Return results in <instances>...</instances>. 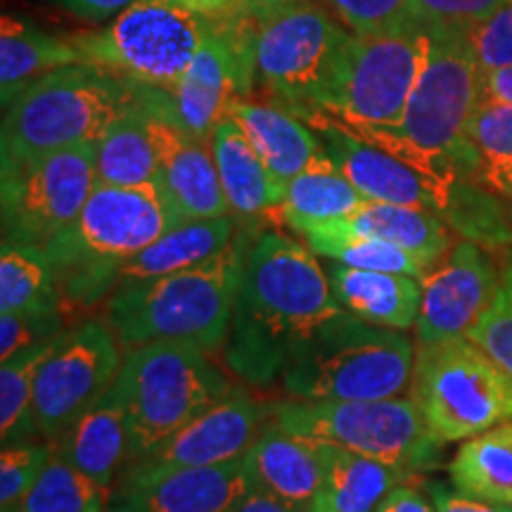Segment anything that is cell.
Segmentation results:
<instances>
[{
    "instance_id": "cell-5",
    "label": "cell",
    "mask_w": 512,
    "mask_h": 512,
    "mask_svg": "<svg viewBox=\"0 0 512 512\" xmlns=\"http://www.w3.org/2000/svg\"><path fill=\"white\" fill-rule=\"evenodd\" d=\"M145 88L88 62L46 74L3 107L0 169L98 143L107 128L143 98Z\"/></svg>"
},
{
    "instance_id": "cell-13",
    "label": "cell",
    "mask_w": 512,
    "mask_h": 512,
    "mask_svg": "<svg viewBox=\"0 0 512 512\" xmlns=\"http://www.w3.org/2000/svg\"><path fill=\"white\" fill-rule=\"evenodd\" d=\"M95 183V143L5 166L0 174L3 242L46 247L79 216Z\"/></svg>"
},
{
    "instance_id": "cell-47",
    "label": "cell",
    "mask_w": 512,
    "mask_h": 512,
    "mask_svg": "<svg viewBox=\"0 0 512 512\" xmlns=\"http://www.w3.org/2000/svg\"><path fill=\"white\" fill-rule=\"evenodd\" d=\"M375 512H437V508H434L432 496L422 494L415 486L401 482L382 498Z\"/></svg>"
},
{
    "instance_id": "cell-42",
    "label": "cell",
    "mask_w": 512,
    "mask_h": 512,
    "mask_svg": "<svg viewBox=\"0 0 512 512\" xmlns=\"http://www.w3.org/2000/svg\"><path fill=\"white\" fill-rule=\"evenodd\" d=\"M413 0H323V5L354 34H375L408 17Z\"/></svg>"
},
{
    "instance_id": "cell-3",
    "label": "cell",
    "mask_w": 512,
    "mask_h": 512,
    "mask_svg": "<svg viewBox=\"0 0 512 512\" xmlns=\"http://www.w3.org/2000/svg\"><path fill=\"white\" fill-rule=\"evenodd\" d=\"M249 240V230H238L228 247L200 266L117 287L107 299L105 320L121 347L183 342L209 354L223 349Z\"/></svg>"
},
{
    "instance_id": "cell-30",
    "label": "cell",
    "mask_w": 512,
    "mask_h": 512,
    "mask_svg": "<svg viewBox=\"0 0 512 512\" xmlns=\"http://www.w3.org/2000/svg\"><path fill=\"white\" fill-rule=\"evenodd\" d=\"M351 233L373 235L411 252L430 271L451 249V235L437 211L366 200L347 219L335 221Z\"/></svg>"
},
{
    "instance_id": "cell-29",
    "label": "cell",
    "mask_w": 512,
    "mask_h": 512,
    "mask_svg": "<svg viewBox=\"0 0 512 512\" xmlns=\"http://www.w3.org/2000/svg\"><path fill=\"white\" fill-rule=\"evenodd\" d=\"M320 446L323 484L309 512H375L382 498L408 475L382 460L339 446Z\"/></svg>"
},
{
    "instance_id": "cell-37",
    "label": "cell",
    "mask_w": 512,
    "mask_h": 512,
    "mask_svg": "<svg viewBox=\"0 0 512 512\" xmlns=\"http://www.w3.org/2000/svg\"><path fill=\"white\" fill-rule=\"evenodd\" d=\"M110 491L74 467L60 453H50L41 475L15 512H105Z\"/></svg>"
},
{
    "instance_id": "cell-23",
    "label": "cell",
    "mask_w": 512,
    "mask_h": 512,
    "mask_svg": "<svg viewBox=\"0 0 512 512\" xmlns=\"http://www.w3.org/2000/svg\"><path fill=\"white\" fill-rule=\"evenodd\" d=\"M209 145L230 214L249 223L275 214L285 200L287 185L268 171L245 131L230 117H223L211 131Z\"/></svg>"
},
{
    "instance_id": "cell-12",
    "label": "cell",
    "mask_w": 512,
    "mask_h": 512,
    "mask_svg": "<svg viewBox=\"0 0 512 512\" xmlns=\"http://www.w3.org/2000/svg\"><path fill=\"white\" fill-rule=\"evenodd\" d=\"M430 48V24L411 17L375 34H354L325 112L351 128H396Z\"/></svg>"
},
{
    "instance_id": "cell-44",
    "label": "cell",
    "mask_w": 512,
    "mask_h": 512,
    "mask_svg": "<svg viewBox=\"0 0 512 512\" xmlns=\"http://www.w3.org/2000/svg\"><path fill=\"white\" fill-rule=\"evenodd\" d=\"M512 0H413L408 17L422 24H475Z\"/></svg>"
},
{
    "instance_id": "cell-39",
    "label": "cell",
    "mask_w": 512,
    "mask_h": 512,
    "mask_svg": "<svg viewBox=\"0 0 512 512\" xmlns=\"http://www.w3.org/2000/svg\"><path fill=\"white\" fill-rule=\"evenodd\" d=\"M467 337L512 377V252L501 268L498 290L489 309L482 313Z\"/></svg>"
},
{
    "instance_id": "cell-41",
    "label": "cell",
    "mask_w": 512,
    "mask_h": 512,
    "mask_svg": "<svg viewBox=\"0 0 512 512\" xmlns=\"http://www.w3.org/2000/svg\"><path fill=\"white\" fill-rule=\"evenodd\" d=\"M479 74L512 67V3L503 5L467 27Z\"/></svg>"
},
{
    "instance_id": "cell-20",
    "label": "cell",
    "mask_w": 512,
    "mask_h": 512,
    "mask_svg": "<svg viewBox=\"0 0 512 512\" xmlns=\"http://www.w3.org/2000/svg\"><path fill=\"white\" fill-rule=\"evenodd\" d=\"M264 411L245 389L230 392L171 434L138 463L152 465H223L245 458L259 437Z\"/></svg>"
},
{
    "instance_id": "cell-32",
    "label": "cell",
    "mask_w": 512,
    "mask_h": 512,
    "mask_svg": "<svg viewBox=\"0 0 512 512\" xmlns=\"http://www.w3.org/2000/svg\"><path fill=\"white\" fill-rule=\"evenodd\" d=\"M467 181L512 197V105L479 100L465 126Z\"/></svg>"
},
{
    "instance_id": "cell-35",
    "label": "cell",
    "mask_w": 512,
    "mask_h": 512,
    "mask_svg": "<svg viewBox=\"0 0 512 512\" xmlns=\"http://www.w3.org/2000/svg\"><path fill=\"white\" fill-rule=\"evenodd\" d=\"M304 238V245L316 256L337 261V264L366 268V271H387L411 275V278L422 280L427 268L406 249H401L394 242H387L373 235L351 233L337 226L335 221L318 223L299 233Z\"/></svg>"
},
{
    "instance_id": "cell-22",
    "label": "cell",
    "mask_w": 512,
    "mask_h": 512,
    "mask_svg": "<svg viewBox=\"0 0 512 512\" xmlns=\"http://www.w3.org/2000/svg\"><path fill=\"white\" fill-rule=\"evenodd\" d=\"M55 451L74 467L112 491L128 465V413L117 377L107 392L55 441Z\"/></svg>"
},
{
    "instance_id": "cell-25",
    "label": "cell",
    "mask_w": 512,
    "mask_h": 512,
    "mask_svg": "<svg viewBox=\"0 0 512 512\" xmlns=\"http://www.w3.org/2000/svg\"><path fill=\"white\" fill-rule=\"evenodd\" d=\"M337 302L354 316L392 330L415 328L422 306L418 278L387 271L344 266L332 261L325 266Z\"/></svg>"
},
{
    "instance_id": "cell-51",
    "label": "cell",
    "mask_w": 512,
    "mask_h": 512,
    "mask_svg": "<svg viewBox=\"0 0 512 512\" xmlns=\"http://www.w3.org/2000/svg\"><path fill=\"white\" fill-rule=\"evenodd\" d=\"M247 3V10L252 12L256 19L271 15V12L285 8V5H292V3H299V0H245Z\"/></svg>"
},
{
    "instance_id": "cell-46",
    "label": "cell",
    "mask_w": 512,
    "mask_h": 512,
    "mask_svg": "<svg viewBox=\"0 0 512 512\" xmlns=\"http://www.w3.org/2000/svg\"><path fill=\"white\" fill-rule=\"evenodd\" d=\"M50 3H55L64 12H72L74 17L98 24L121 15L136 0H50Z\"/></svg>"
},
{
    "instance_id": "cell-16",
    "label": "cell",
    "mask_w": 512,
    "mask_h": 512,
    "mask_svg": "<svg viewBox=\"0 0 512 512\" xmlns=\"http://www.w3.org/2000/svg\"><path fill=\"white\" fill-rule=\"evenodd\" d=\"M252 482L245 463L124 467L107 496L105 512H235Z\"/></svg>"
},
{
    "instance_id": "cell-36",
    "label": "cell",
    "mask_w": 512,
    "mask_h": 512,
    "mask_svg": "<svg viewBox=\"0 0 512 512\" xmlns=\"http://www.w3.org/2000/svg\"><path fill=\"white\" fill-rule=\"evenodd\" d=\"M62 332L46 339V342L19 351L17 356L8 358V361H3V368H0V432H3V444L29 441L36 434V377L43 361L55 349V344L60 342Z\"/></svg>"
},
{
    "instance_id": "cell-17",
    "label": "cell",
    "mask_w": 512,
    "mask_h": 512,
    "mask_svg": "<svg viewBox=\"0 0 512 512\" xmlns=\"http://www.w3.org/2000/svg\"><path fill=\"white\" fill-rule=\"evenodd\" d=\"M299 119L318 133L325 155L366 200L406 204L437 211L439 216L444 214L453 183L439 181L384 147L356 136L335 114L311 110Z\"/></svg>"
},
{
    "instance_id": "cell-6",
    "label": "cell",
    "mask_w": 512,
    "mask_h": 512,
    "mask_svg": "<svg viewBox=\"0 0 512 512\" xmlns=\"http://www.w3.org/2000/svg\"><path fill=\"white\" fill-rule=\"evenodd\" d=\"M413 363L406 332L344 311L292 356L280 382L297 401L392 399L411 387Z\"/></svg>"
},
{
    "instance_id": "cell-10",
    "label": "cell",
    "mask_w": 512,
    "mask_h": 512,
    "mask_svg": "<svg viewBox=\"0 0 512 512\" xmlns=\"http://www.w3.org/2000/svg\"><path fill=\"white\" fill-rule=\"evenodd\" d=\"M351 31L320 3L299 0L256 19V79L297 117L328 110Z\"/></svg>"
},
{
    "instance_id": "cell-1",
    "label": "cell",
    "mask_w": 512,
    "mask_h": 512,
    "mask_svg": "<svg viewBox=\"0 0 512 512\" xmlns=\"http://www.w3.org/2000/svg\"><path fill=\"white\" fill-rule=\"evenodd\" d=\"M344 311L328 271L309 247L280 230L256 235L242 261L223 344L228 368L249 384L273 382L292 356Z\"/></svg>"
},
{
    "instance_id": "cell-24",
    "label": "cell",
    "mask_w": 512,
    "mask_h": 512,
    "mask_svg": "<svg viewBox=\"0 0 512 512\" xmlns=\"http://www.w3.org/2000/svg\"><path fill=\"white\" fill-rule=\"evenodd\" d=\"M226 117L245 131L268 171L285 185L302 174L313 159L325 155L318 133L287 107L233 98L228 102Z\"/></svg>"
},
{
    "instance_id": "cell-50",
    "label": "cell",
    "mask_w": 512,
    "mask_h": 512,
    "mask_svg": "<svg viewBox=\"0 0 512 512\" xmlns=\"http://www.w3.org/2000/svg\"><path fill=\"white\" fill-rule=\"evenodd\" d=\"M235 512H304V510L294 508V505L280 501V498L275 496H268L264 491L252 489Z\"/></svg>"
},
{
    "instance_id": "cell-15",
    "label": "cell",
    "mask_w": 512,
    "mask_h": 512,
    "mask_svg": "<svg viewBox=\"0 0 512 512\" xmlns=\"http://www.w3.org/2000/svg\"><path fill=\"white\" fill-rule=\"evenodd\" d=\"M256 81V17L247 8L214 19L200 50L171 91L176 117L190 136L209 140L228 102L247 98Z\"/></svg>"
},
{
    "instance_id": "cell-26",
    "label": "cell",
    "mask_w": 512,
    "mask_h": 512,
    "mask_svg": "<svg viewBox=\"0 0 512 512\" xmlns=\"http://www.w3.org/2000/svg\"><path fill=\"white\" fill-rule=\"evenodd\" d=\"M157 88L147 86L143 98L107 128L95 143V178L102 185H138L157 183L159 155L155 128H152V98Z\"/></svg>"
},
{
    "instance_id": "cell-14",
    "label": "cell",
    "mask_w": 512,
    "mask_h": 512,
    "mask_svg": "<svg viewBox=\"0 0 512 512\" xmlns=\"http://www.w3.org/2000/svg\"><path fill=\"white\" fill-rule=\"evenodd\" d=\"M121 344L107 320H83L64 330L36 377L34 425L55 444L119 375Z\"/></svg>"
},
{
    "instance_id": "cell-18",
    "label": "cell",
    "mask_w": 512,
    "mask_h": 512,
    "mask_svg": "<svg viewBox=\"0 0 512 512\" xmlns=\"http://www.w3.org/2000/svg\"><path fill=\"white\" fill-rule=\"evenodd\" d=\"M501 271L482 245L460 240L441 256L422 283L415 342L432 344L467 337L498 290Z\"/></svg>"
},
{
    "instance_id": "cell-9",
    "label": "cell",
    "mask_w": 512,
    "mask_h": 512,
    "mask_svg": "<svg viewBox=\"0 0 512 512\" xmlns=\"http://www.w3.org/2000/svg\"><path fill=\"white\" fill-rule=\"evenodd\" d=\"M271 422L313 444L339 446L399 467L408 477L437 465L441 441L408 396L375 401H283Z\"/></svg>"
},
{
    "instance_id": "cell-21",
    "label": "cell",
    "mask_w": 512,
    "mask_h": 512,
    "mask_svg": "<svg viewBox=\"0 0 512 512\" xmlns=\"http://www.w3.org/2000/svg\"><path fill=\"white\" fill-rule=\"evenodd\" d=\"M254 491L309 512L323 484V453L313 441L280 430L273 422L242 458Z\"/></svg>"
},
{
    "instance_id": "cell-40",
    "label": "cell",
    "mask_w": 512,
    "mask_h": 512,
    "mask_svg": "<svg viewBox=\"0 0 512 512\" xmlns=\"http://www.w3.org/2000/svg\"><path fill=\"white\" fill-rule=\"evenodd\" d=\"M53 444H36V441H12L3 444L0 453V508L3 512H15L22 498L27 496L31 484L41 475L48 463Z\"/></svg>"
},
{
    "instance_id": "cell-43",
    "label": "cell",
    "mask_w": 512,
    "mask_h": 512,
    "mask_svg": "<svg viewBox=\"0 0 512 512\" xmlns=\"http://www.w3.org/2000/svg\"><path fill=\"white\" fill-rule=\"evenodd\" d=\"M64 330L62 313H0V358L46 342Z\"/></svg>"
},
{
    "instance_id": "cell-48",
    "label": "cell",
    "mask_w": 512,
    "mask_h": 512,
    "mask_svg": "<svg viewBox=\"0 0 512 512\" xmlns=\"http://www.w3.org/2000/svg\"><path fill=\"white\" fill-rule=\"evenodd\" d=\"M171 3L181 5V8L195 12V15L211 17V19L230 17L235 15V12L247 8L245 0H171Z\"/></svg>"
},
{
    "instance_id": "cell-8",
    "label": "cell",
    "mask_w": 512,
    "mask_h": 512,
    "mask_svg": "<svg viewBox=\"0 0 512 512\" xmlns=\"http://www.w3.org/2000/svg\"><path fill=\"white\" fill-rule=\"evenodd\" d=\"M411 399L441 444L512 420V377L470 337L418 344Z\"/></svg>"
},
{
    "instance_id": "cell-49",
    "label": "cell",
    "mask_w": 512,
    "mask_h": 512,
    "mask_svg": "<svg viewBox=\"0 0 512 512\" xmlns=\"http://www.w3.org/2000/svg\"><path fill=\"white\" fill-rule=\"evenodd\" d=\"M479 88H482V98L479 100L510 102L512 105V67L494 69V72L482 74Z\"/></svg>"
},
{
    "instance_id": "cell-2",
    "label": "cell",
    "mask_w": 512,
    "mask_h": 512,
    "mask_svg": "<svg viewBox=\"0 0 512 512\" xmlns=\"http://www.w3.org/2000/svg\"><path fill=\"white\" fill-rule=\"evenodd\" d=\"M470 27V24H467ZM465 24H430L432 48L396 128H349L444 183L467 174L465 126L482 98Z\"/></svg>"
},
{
    "instance_id": "cell-7",
    "label": "cell",
    "mask_w": 512,
    "mask_h": 512,
    "mask_svg": "<svg viewBox=\"0 0 512 512\" xmlns=\"http://www.w3.org/2000/svg\"><path fill=\"white\" fill-rule=\"evenodd\" d=\"M117 380L128 413V465L150 456L171 434L233 389L209 351L183 342H152L128 349Z\"/></svg>"
},
{
    "instance_id": "cell-4",
    "label": "cell",
    "mask_w": 512,
    "mask_h": 512,
    "mask_svg": "<svg viewBox=\"0 0 512 512\" xmlns=\"http://www.w3.org/2000/svg\"><path fill=\"white\" fill-rule=\"evenodd\" d=\"M178 223L185 221L178 219L157 183L138 188L95 183L79 216L43 247L62 306L88 309L112 294L121 266Z\"/></svg>"
},
{
    "instance_id": "cell-31",
    "label": "cell",
    "mask_w": 512,
    "mask_h": 512,
    "mask_svg": "<svg viewBox=\"0 0 512 512\" xmlns=\"http://www.w3.org/2000/svg\"><path fill=\"white\" fill-rule=\"evenodd\" d=\"M363 202L366 197L349 183L337 164L328 155H320L287 183L285 200L275 214L292 230L302 233L318 223L347 219Z\"/></svg>"
},
{
    "instance_id": "cell-28",
    "label": "cell",
    "mask_w": 512,
    "mask_h": 512,
    "mask_svg": "<svg viewBox=\"0 0 512 512\" xmlns=\"http://www.w3.org/2000/svg\"><path fill=\"white\" fill-rule=\"evenodd\" d=\"M83 57L72 38H60L36 27L29 19L3 15L0 22V98L8 107L24 88L55 72L81 64Z\"/></svg>"
},
{
    "instance_id": "cell-11",
    "label": "cell",
    "mask_w": 512,
    "mask_h": 512,
    "mask_svg": "<svg viewBox=\"0 0 512 512\" xmlns=\"http://www.w3.org/2000/svg\"><path fill=\"white\" fill-rule=\"evenodd\" d=\"M211 24V17L195 15L171 0H136L102 29L69 38L83 62L171 93Z\"/></svg>"
},
{
    "instance_id": "cell-33",
    "label": "cell",
    "mask_w": 512,
    "mask_h": 512,
    "mask_svg": "<svg viewBox=\"0 0 512 512\" xmlns=\"http://www.w3.org/2000/svg\"><path fill=\"white\" fill-rule=\"evenodd\" d=\"M448 472L463 494L512 508V420L463 441Z\"/></svg>"
},
{
    "instance_id": "cell-34",
    "label": "cell",
    "mask_w": 512,
    "mask_h": 512,
    "mask_svg": "<svg viewBox=\"0 0 512 512\" xmlns=\"http://www.w3.org/2000/svg\"><path fill=\"white\" fill-rule=\"evenodd\" d=\"M0 313H62V294L43 247L3 242Z\"/></svg>"
},
{
    "instance_id": "cell-38",
    "label": "cell",
    "mask_w": 512,
    "mask_h": 512,
    "mask_svg": "<svg viewBox=\"0 0 512 512\" xmlns=\"http://www.w3.org/2000/svg\"><path fill=\"white\" fill-rule=\"evenodd\" d=\"M448 226L465 235V240L482 247H510L512 245V219L501 200L491 195L482 185L458 178L451 185V195L444 214Z\"/></svg>"
},
{
    "instance_id": "cell-19",
    "label": "cell",
    "mask_w": 512,
    "mask_h": 512,
    "mask_svg": "<svg viewBox=\"0 0 512 512\" xmlns=\"http://www.w3.org/2000/svg\"><path fill=\"white\" fill-rule=\"evenodd\" d=\"M152 128L159 155L157 188L178 219L202 221L233 216L209 140H200L185 131L176 117L171 93L162 88H157L152 98Z\"/></svg>"
},
{
    "instance_id": "cell-27",
    "label": "cell",
    "mask_w": 512,
    "mask_h": 512,
    "mask_svg": "<svg viewBox=\"0 0 512 512\" xmlns=\"http://www.w3.org/2000/svg\"><path fill=\"white\" fill-rule=\"evenodd\" d=\"M235 233H238V219L235 216L178 223V226L166 230L162 238L121 266L117 287L143 283V280L162 278V275L200 266L214 254H219L223 247H228Z\"/></svg>"
},
{
    "instance_id": "cell-45",
    "label": "cell",
    "mask_w": 512,
    "mask_h": 512,
    "mask_svg": "<svg viewBox=\"0 0 512 512\" xmlns=\"http://www.w3.org/2000/svg\"><path fill=\"white\" fill-rule=\"evenodd\" d=\"M427 491H430L437 512H512L510 505L491 503V501H484V498L463 494V491H458L456 486L451 489V486L446 484L430 482Z\"/></svg>"
}]
</instances>
